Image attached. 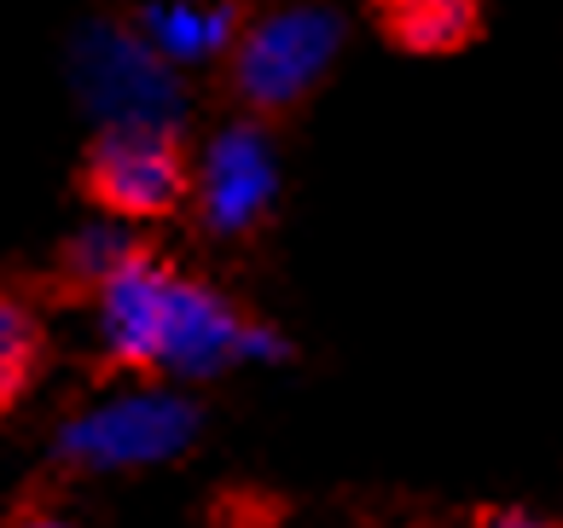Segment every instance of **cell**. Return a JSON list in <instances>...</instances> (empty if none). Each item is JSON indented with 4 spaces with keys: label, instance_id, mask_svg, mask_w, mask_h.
Instances as JSON below:
<instances>
[{
    "label": "cell",
    "instance_id": "obj_5",
    "mask_svg": "<svg viewBox=\"0 0 563 528\" xmlns=\"http://www.w3.org/2000/svg\"><path fill=\"white\" fill-rule=\"evenodd\" d=\"M256 354H285L274 331L250 326L233 302L216 290L175 273L169 297H163V337H157V366L180 377H216L233 361H256Z\"/></svg>",
    "mask_w": 563,
    "mask_h": 528
},
{
    "label": "cell",
    "instance_id": "obj_9",
    "mask_svg": "<svg viewBox=\"0 0 563 528\" xmlns=\"http://www.w3.org/2000/svg\"><path fill=\"white\" fill-rule=\"evenodd\" d=\"M41 349H47V337H41L35 308L18 297V290H0V413L30 389V377L41 366Z\"/></svg>",
    "mask_w": 563,
    "mask_h": 528
},
{
    "label": "cell",
    "instance_id": "obj_6",
    "mask_svg": "<svg viewBox=\"0 0 563 528\" xmlns=\"http://www.w3.org/2000/svg\"><path fill=\"white\" fill-rule=\"evenodd\" d=\"M175 267L157 262L152 250H134L129 267L99 290V337L106 354L129 372L157 366V337H163V297H169Z\"/></svg>",
    "mask_w": 563,
    "mask_h": 528
},
{
    "label": "cell",
    "instance_id": "obj_11",
    "mask_svg": "<svg viewBox=\"0 0 563 528\" xmlns=\"http://www.w3.org/2000/svg\"><path fill=\"white\" fill-rule=\"evenodd\" d=\"M134 250H140V244H129L117 227H88L81 239H70V244H65V279L99 297V290H106L122 267H129Z\"/></svg>",
    "mask_w": 563,
    "mask_h": 528
},
{
    "label": "cell",
    "instance_id": "obj_3",
    "mask_svg": "<svg viewBox=\"0 0 563 528\" xmlns=\"http://www.w3.org/2000/svg\"><path fill=\"white\" fill-rule=\"evenodd\" d=\"M198 436V407L180 395H122L106 407L81 413L58 436V459L81 471H134L192 448Z\"/></svg>",
    "mask_w": 563,
    "mask_h": 528
},
{
    "label": "cell",
    "instance_id": "obj_1",
    "mask_svg": "<svg viewBox=\"0 0 563 528\" xmlns=\"http://www.w3.org/2000/svg\"><path fill=\"white\" fill-rule=\"evenodd\" d=\"M343 47V18L331 7H285L250 24L233 47V88L256 117L290 111L331 70Z\"/></svg>",
    "mask_w": 563,
    "mask_h": 528
},
{
    "label": "cell",
    "instance_id": "obj_8",
    "mask_svg": "<svg viewBox=\"0 0 563 528\" xmlns=\"http://www.w3.org/2000/svg\"><path fill=\"white\" fill-rule=\"evenodd\" d=\"M372 12L395 47L419 58L465 53L483 35V0H372Z\"/></svg>",
    "mask_w": 563,
    "mask_h": 528
},
{
    "label": "cell",
    "instance_id": "obj_7",
    "mask_svg": "<svg viewBox=\"0 0 563 528\" xmlns=\"http://www.w3.org/2000/svg\"><path fill=\"white\" fill-rule=\"evenodd\" d=\"M274 204V152L256 129H227L203 157V221L210 232H244Z\"/></svg>",
    "mask_w": 563,
    "mask_h": 528
},
{
    "label": "cell",
    "instance_id": "obj_4",
    "mask_svg": "<svg viewBox=\"0 0 563 528\" xmlns=\"http://www.w3.org/2000/svg\"><path fill=\"white\" fill-rule=\"evenodd\" d=\"M186 186L175 129H106L81 163V193L111 216H169Z\"/></svg>",
    "mask_w": 563,
    "mask_h": 528
},
{
    "label": "cell",
    "instance_id": "obj_12",
    "mask_svg": "<svg viewBox=\"0 0 563 528\" xmlns=\"http://www.w3.org/2000/svg\"><path fill=\"white\" fill-rule=\"evenodd\" d=\"M476 528H558V522L529 517V512H483V517H476Z\"/></svg>",
    "mask_w": 563,
    "mask_h": 528
},
{
    "label": "cell",
    "instance_id": "obj_10",
    "mask_svg": "<svg viewBox=\"0 0 563 528\" xmlns=\"http://www.w3.org/2000/svg\"><path fill=\"white\" fill-rule=\"evenodd\" d=\"M145 30H152V41L169 58H203V53L227 47V35H233V7H221V12L152 7V12H145Z\"/></svg>",
    "mask_w": 563,
    "mask_h": 528
},
{
    "label": "cell",
    "instance_id": "obj_2",
    "mask_svg": "<svg viewBox=\"0 0 563 528\" xmlns=\"http://www.w3.org/2000/svg\"><path fill=\"white\" fill-rule=\"evenodd\" d=\"M76 88L88 111L106 117V129H175L180 88L163 53L134 30L93 24L76 47Z\"/></svg>",
    "mask_w": 563,
    "mask_h": 528
},
{
    "label": "cell",
    "instance_id": "obj_13",
    "mask_svg": "<svg viewBox=\"0 0 563 528\" xmlns=\"http://www.w3.org/2000/svg\"><path fill=\"white\" fill-rule=\"evenodd\" d=\"M18 528H65V522H53V517H30V522H18Z\"/></svg>",
    "mask_w": 563,
    "mask_h": 528
}]
</instances>
